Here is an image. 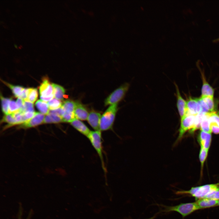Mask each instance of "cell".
Listing matches in <instances>:
<instances>
[{
    "label": "cell",
    "mask_w": 219,
    "mask_h": 219,
    "mask_svg": "<svg viewBox=\"0 0 219 219\" xmlns=\"http://www.w3.org/2000/svg\"><path fill=\"white\" fill-rule=\"evenodd\" d=\"M219 190V182L192 187L188 190H179L176 192L177 195L189 194L196 199L206 198L215 192Z\"/></svg>",
    "instance_id": "cell-1"
},
{
    "label": "cell",
    "mask_w": 219,
    "mask_h": 219,
    "mask_svg": "<svg viewBox=\"0 0 219 219\" xmlns=\"http://www.w3.org/2000/svg\"><path fill=\"white\" fill-rule=\"evenodd\" d=\"M160 205L163 208L162 212L165 213L172 211L176 212L181 214L183 218L189 215L193 212L200 209L196 202L182 203L174 206Z\"/></svg>",
    "instance_id": "cell-2"
},
{
    "label": "cell",
    "mask_w": 219,
    "mask_h": 219,
    "mask_svg": "<svg viewBox=\"0 0 219 219\" xmlns=\"http://www.w3.org/2000/svg\"><path fill=\"white\" fill-rule=\"evenodd\" d=\"M118 109V104L110 105L101 116L99 123L100 131H106L112 128Z\"/></svg>",
    "instance_id": "cell-3"
},
{
    "label": "cell",
    "mask_w": 219,
    "mask_h": 219,
    "mask_svg": "<svg viewBox=\"0 0 219 219\" xmlns=\"http://www.w3.org/2000/svg\"><path fill=\"white\" fill-rule=\"evenodd\" d=\"M87 137L97 152L100 159L102 168L106 174V170L105 167L103 154L101 131L100 130L91 131Z\"/></svg>",
    "instance_id": "cell-4"
},
{
    "label": "cell",
    "mask_w": 219,
    "mask_h": 219,
    "mask_svg": "<svg viewBox=\"0 0 219 219\" xmlns=\"http://www.w3.org/2000/svg\"><path fill=\"white\" fill-rule=\"evenodd\" d=\"M129 87V84L126 83L114 90L105 99V106L118 104L124 98Z\"/></svg>",
    "instance_id": "cell-5"
},
{
    "label": "cell",
    "mask_w": 219,
    "mask_h": 219,
    "mask_svg": "<svg viewBox=\"0 0 219 219\" xmlns=\"http://www.w3.org/2000/svg\"><path fill=\"white\" fill-rule=\"evenodd\" d=\"M196 115L188 114L186 115L181 120L179 130V135L176 142L180 140L184 134L189 130L193 127Z\"/></svg>",
    "instance_id": "cell-6"
},
{
    "label": "cell",
    "mask_w": 219,
    "mask_h": 219,
    "mask_svg": "<svg viewBox=\"0 0 219 219\" xmlns=\"http://www.w3.org/2000/svg\"><path fill=\"white\" fill-rule=\"evenodd\" d=\"M75 102L68 100L65 101L62 106L64 114L62 116V121L71 123L75 118Z\"/></svg>",
    "instance_id": "cell-7"
},
{
    "label": "cell",
    "mask_w": 219,
    "mask_h": 219,
    "mask_svg": "<svg viewBox=\"0 0 219 219\" xmlns=\"http://www.w3.org/2000/svg\"><path fill=\"white\" fill-rule=\"evenodd\" d=\"M40 98L41 100L47 102L53 99L54 97L53 87L49 80L45 79L39 88Z\"/></svg>",
    "instance_id": "cell-8"
},
{
    "label": "cell",
    "mask_w": 219,
    "mask_h": 219,
    "mask_svg": "<svg viewBox=\"0 0 219 219\" xmlns=\"http://www.w3.org/2000/svg\"><path fill=\"white\" fill-rule=\"evenodd\" d=\"M186 114L197 115L201 111V108L198 98L189 97L186 101Z\"/></svg>",
    "instance_id": "cell-9"
},
{
    "label": "cell",
    "mask_w": 219,
    "mask_h": 219,
    "mask_svg": "<svg viewBox=\"0 0 219 219\" xmlns=\"http://www.w3.org/2000/svg\"><path fill=\"white\" fill-rule=\"evenodd\" d=\"M176 88L177 97V107L180 117L182 119L186 114V101L182 96L177 85L175 83Z\"/></svg>",
    "instance_id": "cell-10"
},
{
    "label": "cell",
    "mask_w": 219,
    "mask_h": 219,
    "mask_svg": "<svg viewBox=\"0 0 219 219\" xmlns=\"http://www.w3.org/2000/svg\"><path fill=\"white\" fill-rule=\"evenodd\" d=\"M45 115L40 113L36 112L34 116L26 122L21 124L20 127L28 128L34 127L43 123Z\"/></svg>",
    "instance_id": "cell-11"
},
{
    "label": "cell",
    "mask_w": 219,
    "mask_h": 219,
    "mask_svg": "<svg viewBox=\"0 0 219 219\" xmlns=\"http://www.w3.org/2000/svg\"><path fill=\"white\" fill-rule=\"evenodd\" d=\"M101 114L94 110L89 113L87 120L88 123L95 131L100 130L99 123Z\"/></svg>",
    "instance_id": "cell-12"
},
{
    "label": "cell",
    "mask_w": 219,
    "mask_h": 219,
    "mask_svg": "<svg viewBox=\"0 0 219 219\" xmlns=\"http://www.w3.org/2000/svg\"><path fill=\"white\" fill-rule=\"evenodd\" d=\"M75 102L74 113L75 118L82 120H87L89 113L86 108L80 102Z\"/></svg>",
    "instance_id": "cell-13"
},
{
    "label": "cell",
    "mask_w": 219,
    "mask_h": 219,
    "mask_svg": "<svg viewBox=\"0 0 219 219\" xmlns=\"http://www.w3.org/2000/svg\"><path fill=\"white\" fill-rule=\"evenodd\" d=\"M70 124L78 131L87 137L91 131L82 122L76 118L71 121Z\"/></svg>",
    "instance_id": "cell-14"
},
{
    "label": "cell",
    "mask_w": 219,
    "mask_h": 219,
    "mask_svg": "<svg viewBox=\"0 0 219 219\" xmlns=\"http://www.w3.org/2000/svg\"><path fill=\"white\" fill-rule=\"evenodd\" d=\"M211 133L201 130L198 138L200 147L209 150L211 144Z\"/></svg>",
    "instance_id": "cell-15"
},
{
    "label": "cell",
    "mask_w": 219,
    "mask_h": 219,
    "mask_svg": "<svg viewBox=\"0 0 219 219\" xmlns=\"http://www.w3.org/2000/svg\"><path fill=\"white\" fill-rule=\"evenodd\" d=\"M218 200L206 198L196 199V203L200 209L217 206Z\"/></svg>",
    "instance_id": "cell-16"
},
{
    "label": "cell",
    "mask_w": 219,
    "mask_h": 219,
    "mask_svg": "<svg viewBox=\"0 0 219 219\" xmlns=\"http://www.w3.org/2000/svg\"><path fill=\"white\" fill-rule=\"evenodd\" d=\"M203 85L201 89V97L209 96L214 97V89L207 81L203 75H202Z\"/></svg>",
    "instance_id": "cell-17"
},
{
    "label": "cell",
    "mask_w": 219,
    "mask_h": 219,
    "mask_svg": "<svg viewBox=\"0 0 219 219\" xmlns=\"http://www.w3.org/2000/svg\"><path fill=\"white\" fill-rule=\"evenodd\" d=\"M210 112L206 113L203 117L202 120L200 129L201 131L208 133H211L210 127V121L209 119Z\"/></svg>",
    "instance_id": "cell-18"
},
{
    "label": "cell",
    "mask_w": 219,
    "mask_h": 219,
    "mask_svg": "<svg viewBox=\"0 0 219 219\" xmlns=\"http://www.w3.org/2000/svg\"><path fill=\"white\" fill-rule=\"evenodd\" d=\"M54 89V97L55 99L60 101L63 100L65 93V90L62 86L57 84H52Z\"/></svg>",
    "instance_id": "cell-19"
},
{
    "label": "cell",
    "mask_w": 219,
    "mask_h": 219,
    "mask_svg": "<svg viewBox=\"0 0 219 219\" xmlns=\"http://www.w3.org/2000/svg\"><path fill=\"white\" fill-rule=\"evenodd\" d=\"M36 106L39 111L43 114L47 115L49 112L47 103L41 100H37L35 103Z\"/></svg>",
    "instance_id": "cell-20"
},
{
    "label": "cell",
    "mask_w": 219,
    "mask_h": 219,
    "mask_svg": "<svg viewBox=\"0 0 219 219\" xmlns=\"http://www.w3.org/2000/svg\"><path fill=\"white\" fill-rule=\"evenodd\" d=\"M27 99L25 101L30 102L33 103L34 102L38 97L37 89L36 88H28L27 89Z\"/></svg>",
    "instance_id": "cell-21"
},
{
    "label": "cell",
    "mask_w": 219,
    "mask_h": 219,
    "mask_svg": "<svg viewBox=\"0 0 219 219\" xmlns=\"http://www.w3.org/2000/svg\"><path fill=\"white\" fill-rule=\"evenodd\" d=\"M5 83L11 89L15 97L18 98L21 97L24 88L20 86L13 85L7 83Z\"/></svg>",
    "instance_id": "cell-22"
},
{
    "label": "cell",
    "mask_w": 219,
    "mask_h": 219,
    "mask_svg": "<svg viewBox=\"0 0 219 219\" xmlns=\"http://www.w3.org/2000/svg\"><path fill=\"white\" fill-rule=\"evenodd\" d=\"M2 122L7 123L6 127L17 124L16 121L12 113L5 115L2 118Z\"/></svg>",
    "instance_id": "cell-23"
},
{
    "label": "cell",
    "mask_w": 219,
    "mask_h": 219,
    "mask_svg": "<svg viewBox=\"0 0 219 219\" xmlns=\"http://www.w3.org/2000/svg\"><path fill=\"white\" fill-rule=\"evenodd\" d=\"M208 151V150L203 148L200 147L199 157L202 172L203 168L204 162L207 157Z\"/></svg>",
    "instance_id": "cell-24"
},
{
    "label": "cell",
    "mask_w": 219,
    "mask_h": 219,
    "mask_svg": "<svg viewBox=\"0 0 219 219\" xmlns=\"http://www.w3.org/2000/svg\"><path fill=\"white\" fill-rule=\"evenodd\" d=\"M207 104L210 112H214V97L207 96L200 97Z\"/></svg>",
    "instance_id": "cell-25"
},
{
    "label": "cell",
    "mask_w": 219,
    "mask_h": 219,
    "mask_svg": "<svg viewBox=\"0 0 219 219\" xmlns=\"http://www.w3.org/2000/svg\"><path fill=\"white\" fill-rule=\"evenodd\" d=\"M49 108L50 110L57 109L62 106L61 101L56 99H53L47 103Z\"/></svg>",
    "instance_id": "cell-26"
},
{
    "label": "cell",
    "mask_w": 219,
    "mask_h": 219,
    "mask_svg": "<svg viewBox=\"0 0 219 219\" xmlns=\"http://www.w3.org/2000/svg\"><path fill=\"white\" fill-rule=\"evenodd\" d=\"M2 111L5 114H9V105L11 99L5 98L1 95Z\"/></svg>",
    "instance_id": "cell-27"
},
{
    "label": "cell",
    "mask_w": 219,
    "mask_h": 219,
    "mask_svg": "<svg viewBox=\"0 0 219 219\" xmlns=\"http://www.w3.org/2000/svg\"><path fill=\"white\" fill-rule=\"evenodd\" d=\"M19 110L16 102L11 99L10 101L9 105V113H14Z\"/></svg>",
    "instance_id": "cell-28"
},
{
    "label": "cell",
    "mask_w": 219,
    "mask_h": 219,
    "mask_svg": "<svg viewBox=\"0 0 219 219\" xmlns=\"http://www.w3.org/2000/svg\"><path fill=\"white\" fill-rule=\"evenodd\" d=\"M24 107L25 113L27 112H34L33 105V103L24 101Z\"/></svg>",
    "instance_id": "cell-29"
},
{
    "label": "cell",
    "mask_w": 219,
    "mask_h": 219,
    "mask_svg": "<svg viewBox=\"0 0 219 219\" xmlns=\"http://www.w3.org/2000/svg\"><path fill=\"white\" fill-rule=\"evenodd\" d=\"M209 115L210 122L215 123L219 127V116L214 112H210Z\"/></svg>",
    "instance_id": "cell-30"
},
{
    "label": "cell",
    "mask_w": 219,
    "mask_h": 219,
    "mask_svg": "<svg viewBox=\"0 0 219 219\" xmlns=\"http://www.w3.org/2000/svg\"><path fill=\"white\" fill-rule=\"evenodd\" d=\"M51 119V123H58L62 121V118L58 115L49 113Z\"/></svg>",
    "instance_id": "cell-31"
},
{
    "label": "cell",
    "mask_w": 219,
    "mask_h": 219,
    "mask_svg": "<svg viewBox=\"0 0 219 219\" xmlns=\"http://www.w3.org/2000/svg\"><path fill=\"white\" fill-rule=\"evenodd\" d=\"M49 113L53 114L58 115L61 117L62 118V116L64 114V111L61 106V107L57 109L53 110H50Z\"/></svg>",
    "instance_id": "cell-32"
},
{
    "label": "cell",
    "mask_w": 219,
    "mask_h": 219,
    "mask_svg": "<svg viewBox=\"0 0 219 219\" xmlns=\"http://www.w3.org/2000/svg\"><path fill=\"white\" fill-rule=\"evenodd\" d=\"M210 122V127L211 132L216 134H219V127L214 122Z\"/></svg>",
    "instance_id": "cell-33"
},
{
    "label": "cell",
    "mask_w": 219,
    "mask_h": 219,
    "mask_svg": "<svg viewBox=\"0 0 219 219\" xmlns=\"http://www.w3.org/2000/svg\"><path fill=\"white\" fill-rule=\"evenodd\" d=\"M208 199L216 200H219V190L216 191L214 192L209 196Z\"/></svg>",
    "instance_id": "cell-34"
},
{
    "label": "cell",
    "mask_w": 219,
    "mask_h": 219,
    "mask_svg": "<svg viewBox=\"0 0 219 219\" xmlns=\"http://www.w3.org/2000/svg\"><path fill=\"white\" fill-rule=\"evenodd\" d=\"M24 101V100L20 98H18L17 99L16 102L19 109L23 106Z\"/></svg>",
    "instance_id": "cell-35"
},
{
    "label": "cell",
    "mask_w": 219,
    "mask_h": 219,
    "mask_svg": "<svg viewBox=\"0 0 219 219\" xmlns=\"http://www.w3.org/2000/svg\"><path fill=\"white\" fill-rule=\"evenodd\" d=\"M155 217H156V215L154 216H153L152 217H150V218H147V219H155Z\"/></svg>",
    "instance_id": "cell-36"
},
{
    "label": "cell",
    "mask_w": 219,
    "mask_h": 219,
    "mask_svg": "<svg viewBox=\"0 0 219 219\" xmlns=\"http://www.w3.org/2000/svg\"><path fill=\"white\" fill-rule=\"evenodd\" d=\"M89 14L90 15H91L92 16L93 15V12H89Z\"/></svg>",
    "instance_id": "cell-37"
},
{
    "label": "cell",
    "mask_w": 219,
    "mask_h": 219,
    "mask_svg": "<svg viewBox=\"0 0 219 219\" xmlns=\"http://www.w3.org/2000/svg\"><path fill=\"white\" fill-rule=\"evenodd\" d=\"M219 206V200H218V203L217 205V206Z\"/></svg>",
    "instance_id": "cell-38"
},
{
    "label": "cell",
    "mask_w": 219,
    "mask_h": 219,
    "mask_svg": "<svg viewBox=\"0 0 219 219\" xmlns=\"http://www.w3.org/2000/svg\"><path fill=\"white\" fill-rule=\"evenodd\" d=\"M218 40H219V38L218 39Z\"/></svg>",
    "instance_id": "cell-39"
}]
</instances>
